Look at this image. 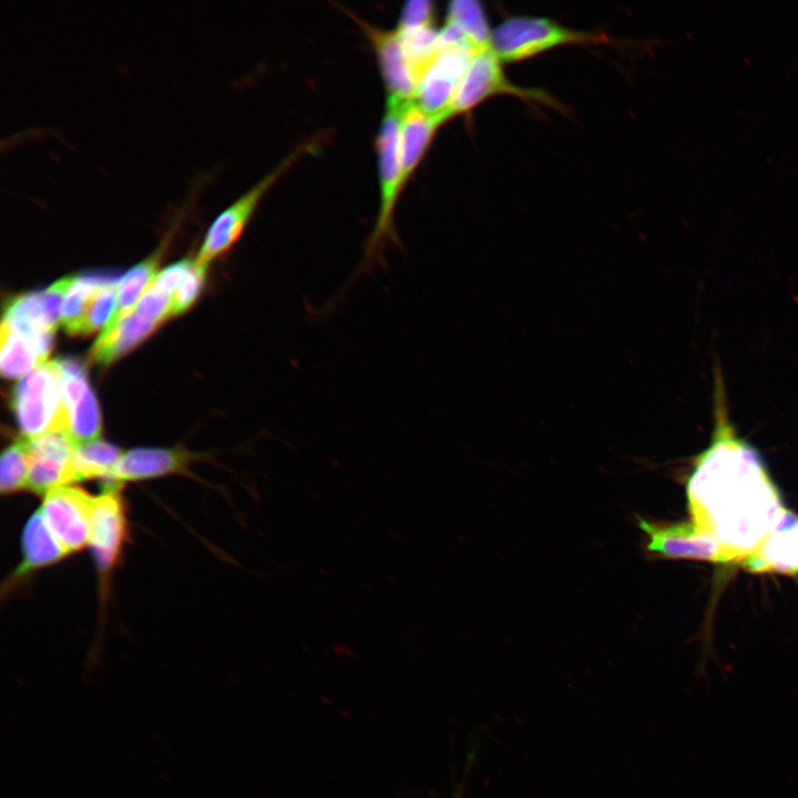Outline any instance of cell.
<instances>
[{
  "instance_id": "cell-1",
  "label": "cell",
  "mask_w": 798,
  "mask_h": 798,
  "mask_svg": "<svg viewBox=\"0 0 798 798\" xmlns=\"http://www.w3.org/2000/svg\"><path fill=\"white\" fill-rule=\"evenodd\" d=\"M714 430L687 481L692 522L714 536L726 563L756 552L785 511L759 452L729 419L725 387L715 372Z\"/></svg>"
},
{
  "instance_id": "cell-2",
  "label": "cell",
  "mask_w": 798,
  "mask_h": 798,
  "mask_svg": "<svg viewBox=\"0 0 798 798\" xmlns=\"http://www.w3.org/2000/svg\"><path fill=\"white\" fill-rule=\"evenodd\" d=\"M400 108V103L387 100L376 140L380 202L375 226L365 244L362 267L375 262L387 241L397 242L393 213L405 190L399 149Z\"/></svg>"
},
{
  "instance_id": "cell-3",
  "label": "cell",
  "mask_w": 798,
  "mask_h": 798,
  "mask_svg": "<svg viewBox=\"0 0 798 798\" xmlns=\"http://www.w3.org/2000/svg\"><path fill=\"white\" fill-rule=\"evenodd\" d=\"M12 407L27 439L68 432L69 413L54 360L39 365L17 383Z\"/></svg>"
},
{
  "instance_id": "cell-4",
  "label": "cell",
  "mask_w": 798,
  "mask_h": 798,
  "mask_svg": "<svg viewBox=\"0 0 798 798\" xmlns=\"http://www.w3.org/2000/svg\"><path fill=\"white\" fill-rule=\"evenodd\" d=\"M123 485L105 484L94 497L89 546L99 576L100 597L106 600L110 580L122 560L129 541L126 503Z\"/></svg>"
},
{
  "instance_id": "cell-5",
  "label": "cell",
  "mask_w": 798,
  "mask_h": 798,
  "mask_svg": "<svg viewBox=\"0 0 798 798\" xmlns=\"http://www.w3.org/2000/svg\"><path fill=\"white\" fill-rule=\"evenodd\" d=\"M319 142L320 140H314L299 145L257 184L219 213L205 235L196 263L208 265L212 259L228 250L242 235L269 188L298 160L317 150Z\"/></svg>"
},
{
  "instance_id": "cell-6",
  "label": "cell",
  "mask_w": 798,
  "mask_h": 798,
  "mask_svg": "<svg viewBox=\"0 0 798 798\" xmlns=\"http://www.w3.org/2000/svg\"><path fill=\"white\" fill-rule=\"evenodd\" d=\"M601 40V35L564 28L545 18L513 17L492 31L491 48L501 62H514L557 45Z\"/></svg>"
},
{
  "instance_id": "cell-7",
  "label": "cell",
  "mask_w": 798,
  "mask_h": 798,
  "mask_svg": "<svg viewBox=\"0 0 798 798\" xmlns=\"http://www.w3.org/2000/svg\"><path fill=\"white\" fill-rule=\"evenodd\" d=\"M172 315V296L153 284L121 319L103 329L94 342L91 360L108 365L120 358Z\"/></svg>"
},
{
  "instance_id": "cell-8",
  "label": "cell",
  "mask_w": 798,
  "mask_h": 798,
  "mask_svg": "<svg viewBox=\"0 0 798 798\" xmlns=\"http://www.w3.org/2000/svg\"><path fill=\"white\" fill-rule=\"evenodd\" d=\"M73 279L66 276L42 291L16 296L7 304L2 324L34 341L48 357L60 324L62 301Z\"/></svg>"
},
{
  "instance_id": "cell-9",
  "label": "cell",
  "mask_w": 798,
  "mask_h": 798,
  "mask_svg": "<svg viewBox=\"0 0 798 798\" xmlns=\"http://www.w3.org/2000/svg\"><path fill=\"white\" fill-rule=\"evenodd\" d=\"M501 63L492 48L479 51L471 58L446 111L448 121L469 112L485 99L500 93L513 94L523 99L544 100L542 93L511 83L505 76Z\"/></svg>"
},
{
  "instance_id": "cell-10",
  "label": "cell",
  "mask_w": 798,
  "mask_h": 798,
  "mask_svg": "<svg viewBox=\"0 0 798 798\" xmlns=\"http://www.w3.org/2000/svg\"><path fill=\"white\" fill-rule=\"evenodd\" d=\"M94 497L71 484L51 490L39 509L68 555L89 545Z\"/></svg>"
},
{
  "instance_id": "cell-11",
  "label": "cell",
  "mask_w": 798,
  "mask_h": 798,
  "mask_svg": "<svg viewBox=\"0 0 798 798\" xmlns=\"http://www.w3.org/2000/svg\"><path fill=\"white\" fill-rule=\"evenodd\" d=\"M475 53L469 47L440 39V49L422 74L413 101L426 112L440 115L447 122L446 111Z\"/></svg>"
},
{
  "instance_id": "cell-12",
  "label": "cell",
  "mask_w": 798,
  "mask_h": 798,
  "mask_svg": "<svg viewBox=\"0 0 798 798\" xmlns=\"http://www.w3.org/2000/svg\"><path fill=\"white\" fill-rule=\"evenodd\" d=\"M54 361L69 413L68 433L75 444L99 439L101 417L96 399L88 382L84 364L73 357L59 358Z\"/></svg>"
},
{
  "instance_id": "cell-13",
  "label": "cell",
  "mask_w": 798,
  "mask_h": 798,
  "mask_svg": "<svg viewBox=\"0 0 798 798\" xmlns=\"http://www.w3.org/2000/svg\"><path fill=\"white\" fill-rule=\"evenodd\" d=\"M349 14L365 31L374 47L387 91V100L398 103L413 101L418 84L397 28L380 29L354 13Z\"/></svg>"
},
{
  "instance_id": "cell-14",
  "label": "cell",
  "mask_w": 798,
  "mask_h": 798,
  "mask_svg": "<svg viewBox=\"0 0 798 798\" xmlns=\"http://www.w3.org/2000/svg\"><path fill=\"white\" fill-rule=\"evenodd\" d=\"M640 528L648 538L647 549L667 559L699 560L726 563L718 541L697 526L688 523L653 524L638 520Z\"/></svg>"
},
{
  "instance_id": "cell-15",
  "label": "cell",
  "mask_w": 798,
  "mask_h": 798,
  "mask_svg": "<svg viewBox=\"0 0 798 798\" xmlns=\"http://www.w3.org/2000/svg\"><path fill=\"white\" fill-rule=\"evenodd\" d=\"M31 467L27 491L44 497L73 481L72 457L75 442L66 431L28 439Z\"/></svg>"
},
{
  "instance_id": "cell-16",
  "label": "cell",
  "mask_w": 798,
  "mask_h": 798,
  "mask_svg": "<svg viewBox=\"0 0 798 798\" xmlns=\"http://www.w3.org/2000/svg\"><path fill=\"white\" fill-rule=\"evenodd\" d=\"M22 560L2 585V596L27 582L33 573L66 556V552L47 525L40 510L27 521L21 536Z\"/></svg>"
},
{
  "instance_id": "cell-17",
  "label": "cell",
  "mask_w": 798,
  "mask_h": 798,
  "mask_svg": "<svg viewBox=\"0 0 798 798\" xmlns=\"http://www.w3.org/2000/svg\"><path fill=\"white\" fill-rule=\"evenodd\" d=\"M196 456L181 448H135L122 454L112 484L156 479L170 474H187Z\"/></svg>"
},
{
  "instance_id": "cell-18",
  "label": "cell",
  "mask_w": 798,
  "mask_h": 798,
  "mask_svg": "<svg viewBox=\"0 0 798 798\" xmlns=\"http://www.w3.org/2000/svg\"><path fill=\"white\" fill-rule=\"evenodd\" d=\"M741 565L751 572L798 573V516L785 509L763 543Z\"/></svg>"
},
{
  "instance_id": "cell-19",
  "label": "cell",
  "mask_w": 798,
  "mask_h": 798,
  "mask_svg": "<svg viewBox=\"0 0 798 798\" xmlns=\"http://www.w3.org/2000/svg\"><path fill=\"white\" fill-rule=\"evenodd\" d=\"M121 450L100 439L75 444L72 457L73 481L100 479L112 484Z\"/></svg>"
},
{
  "instance_id": "cell-20",
  "label": "cell",
  "mask_w": 798,
  "mask_h": 798,
  "mask_svg": "<svg viewBox=\"0 0 798 798\" xmlns=\"http://www.w3.org/2000/svg\"><path fill=\"white\" fill-rule=\"evenodd\" d=\"M45 360L47 357L34 341L1 324L0 367L4 377L25 376Z\"/></svg>"
},
{
  "instance_id": "cell-21",
  "label": "cell",
  "mask_w": 798,
  "mask_h": 798,
  "mask_svg": "<svg viewBox=\"0 0 798 798\" xmlns=\"http://www.w3.org/2000/svg\"><path fill=\"white\" fill-rule=\"evenodd\" d=\"M116 284V276L105 274H88L74 277L61 306L60 323L68 334H72L82 319L88 305L95 291L105 286Z\"/></svg>"
},
{
  "instance_id": "cell-22",
  "label": "cell",
  "mask_w": 798,
  "mask_h": 798,
  "mask_svg": "<svg viewBox=\"0 0 798 798\" xmlns=\"http://www.w3.org/2000/svg\"><path fill=\"white\" fill-rule=\"evenodd\" d=\"M446 23L457 27L478 51L491 48V34L481 4L474 0L449 3Z\"/></svg>"
},
{
  "instance_id": "cell-23",
  "label": "cell",
  "mask_w": 798,
  "mask_h": 798,
  "mask_svg": "<svg viewBox=\"0 0 798 798\" xmlns=\"http://www.w3.org/2000/svg\"><path fill=\"white\" fill-rule=\"evenodd\" d=\"M31 467V454L28 439H17L1 454L0 490L3 495H11L28 489Z\"/></svg>"
},
{
  "instance_id": "cell-24",
  "label": "cell",
  "mask_w": 798,
  "mask_h": 798,
  "mask_svg": "<svg viewBox=\"0 0 798 798\" xmlns=\"http://www.w3.org/2000/svg\"><path fill=\"white\" fill-rule=\"evenodd\" d=\"M158 255H154L131 268L117 282V305L111 323L112 325L126 315L140 299L156 277Z\"/></svg>"
},
{
  "instance_id": "cell-25",
  "label": "cell",
  "mask_w": 798,
  "mask_h": 798,
  "mask_svg": "<svg viewBox=\"0 0 798 798\" xmlns=\"http://www.w3.org/2000/svg\"><path fill=\"white\" fill-rule=\"evenodd\" d=\"M117 305V283L99 288L71 335H89L111 323Z\"/></svg>"
},
{
  "instance_id": "cell-26",
  "label": "cell",
  "mask_w": 798,
  "mask_h": 798,
  "mask_svg": "<svg viewBox=\"0 0 798 798\" xmlns=\"http://www.w3.org/2000/svg\"><path fill=\"white\" fill-rule=\"evenodd\" d=\"M208 265L196 263L172 296V315L186 310L198 295Z\"/></svg>"
},
{
  "instance_id": "cell-27",
  "label": "cell",
  "mask_w": 798,
  "mask_h": 798,
  "mask_svg": "<svg viewBox=\"0 0 798 798\" xmlns=\"http://www.w3.org/2000/svg\"><path fill=\"white\" fill-rule=\"evenodd\" d=\"M433 3L428 0H413L405 3L397 28L399 30L419 29L433 25Z\"/></svg>"
},
{
  "instance_id": "cell-28",
  "label": "cell",
  "mask_w": 798,
  "mask_h": 798,
  "mask_svg": "<svg viewBox=\"0 0 798 798\" xmlns=\"http://www.w3.org/2000/svg\"><path fill=\"white\" fill-rule=\"evenodd\" d=\"M195 260L183 259L163 269L153 280V285L160 290L173 296L175 289L192 270Z\"/></svg>"
}]
</instances>
